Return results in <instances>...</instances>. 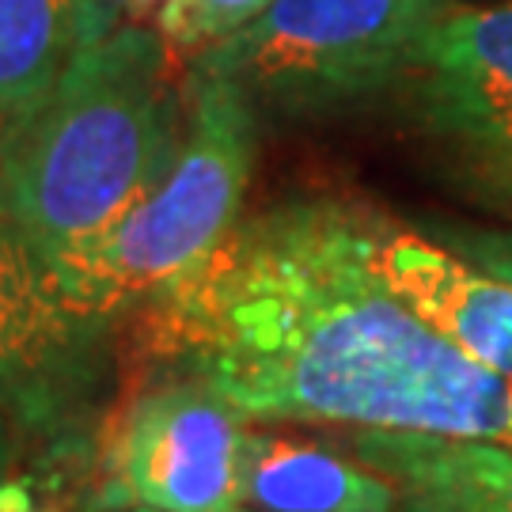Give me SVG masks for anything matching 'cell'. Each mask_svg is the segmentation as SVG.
<instances>
[{
  "mask_svg": "<svg viewBox=\"0 0 512 512\" xmlns=\"http://www.w3.org/2000/svg\"><path fill=\"white\" fill-rule=\"evenodd\" d=\"M372 217L293 198L239 220L198 274L141 308L148 353L247 418L512 444V384L387 289Z\"/></svg>",
  "mask_w": 512,
  "mask_h": 512,
  "instance_id": "obj_1",
  "label": "cell"
},
{
  "mask_svg": "<svg viewBox=\"0 0 512 512\" xmlns=\"http://www.w3.org/2000/svg\"><path fill=\"white\" fill-rule=\"evenodd\" d=\"M186 92L160 31L88 42L31 114L0 129V179L19 232L54 277L145 202L183 145Z\"/></svg>",
  "mask_w": 512,
  "mask_h": 512,
  "instance_id": "obj_2",
  "label": "cell"
},
{
  "mask_svg": "<svg viewBox=\"0 0 512 512\" xmlns=\"http://www.w3.org/2000/svg\"><path fill=\"white\" fill-rule=\"evenodd\" d=\"M258 110L232 80L186 76L183 145L145 202L50 281L80 315L114 323L194 277L243 220L255 179Z\"/></svg>",
  "mask_w": 512,
  "mask_h": 512,
  "instance_id": "obj_3",
  "label": "cell"
},
{
  "mask_svg": "<svg viewBox=\"0 0 512 512\" xmlns=\"http://www.w3.org/2000/svg\"><path fill=\"white\" fill-rule=\"evenodd\" d=\"M448 0H270L194 65L232 80L255 110L330 114L410 76Z\"/></svg>",
  "mask_w": 512,
  "mask_h": 512,
  "instance_id": "obj_4",
  "label": "cell"
},
{
  "mask_svg": "<svg viewBox=\"0 0 512 512\" xmlns=\"http://www.w3.org/2000/svg\"><path fill=\"white\" fill-rule=\"evenodd\" d=\"M209 384L183 376L141 391L107 440L95 509L236 512L247 425Z\"/></svg>",
  "mask_w": 512,
  "mask_h": 512,
  "instance_id": "obj_5",
  "label": "cell"
},
{
  "mask_svg": "<svg viewBox=\"0 0 512 512\" xmlns=\"http://www.w3.org/2000/svg\"><path fill=\"white\" fill-rule=\"evenodd\" d=\"M107 327L61 300L0 179V406L19 437H65L92 410Z\"/></svg>",
  "mask_w": 512,
  "mask_h": 512,
  "instance_id": "obj_6",
  "label": "cell"
},
{
  "mask_svg": "<svg viewBox=\"0 0 512 512\" xmlns=\"http://www.w3.org/2000/svg\"><path fill=\"white\" fill-rule=\"evenodd\" d=\"M406 80L421 129L467 183L512 209V0L452 4Z\"/></svg>",
  "mask_w": 512,
  "mask_h": 512,
  "instance_id": "obj_7",
  "label": "cell"
},
{
  "mask_svg": "<svg viewBox=\"0 0 512 512\" xmlns=\"http://www.w3.org/2000/svg\"><path fill=\"white\" fill-rule=\"evenodd\" d=\"M372 262L384 285L471 361L512 384V285L425 232L372 217Z\"/></svg>",
  "mask_w": 512,
  "mask_h": 512,
  "instance_id": "obj_8",
  "label": "cell"
},
{
  "mask_svg": "<svg viewBox=\"0 0 512 512\" xmlns=\"http://www.w3.org/2000/svg\"><path fill=\"white\" fill-rule=\"evenodd\" d=\"M346 448L418 512H512V444L410 429H357Z\"/></svg>",
  "mask_w": 512,
  "mask_h": 512,
  "instance_id": "obj_9",
  "label": "cell"
},
{
  "mask_svg": "<svg viewBox=\"0 0 512 512\" xmlns=\"http://www.w3.org/2000/svg\"><path fill=\"white\" fill-rule=\"evenodd\" d=\"M243 505L251 512H399L406 497L349 448L247 429Z\"/></svg>",
  "mask_w": 512,
  "mask_h": 512,
  "instance_id": "obj_10",
  "label": "cell"
},
{
  "mask_svg": "<svg viewBox=\"0 0 512 512\" xmlns=\"http://www.w3.org/2000/svg\"><path fill=\"white\" fill-rule=\"evenodd\" d=\"M99 35L84 0H0V129L31 114Z\"/></svg>",
  "mask_w": 512,
  "mask_h": 512,
  "instance_id": "obj_11",
  "label": "cell"
},
{
  "mask_svg": "<svg viewBox=\"0 0 512 512\" xmlns=\"http://www.w3.org/2000/svg\"><path fill=\"white\" fill-rule=\"evenodd\" d=\"M270 0H164L160 35L175 54H205L209 46L236 35Z\"/></svg>",
  "mask_w": 512,
  "mask_h": 512,
  "instance_id": "obj_12",
  "label": "cell"
},
{
  "mask_svg": "<svg viewBox=\"0 0 512 512\" xmlns=\"http://www.w3.org/2000/svg\"><path fill=\"white\" fill-rule=\"evenodd\" d=\"M437 236L444 247L475 262L478 270L512 285V228H471V224H440Z\"/></svg>",
  "mask_w": 512,
  "mask_h": 512,
  "instance_id": "obj_13",
  "label": "cell"
},
{
  "mask_svg": "<svg viewBox=\"0 0 512 512\" xmlns=\"http://www.w3.org/2000/svg\"><path fill=\"white\" fill-rule=\"evenodd\" d=\"M0 512H57V509H50L38 497L31 478H4L0 482Z\"/></svg>",
  "mask_w": 512,
  "mask_h": 512,
  "instance_id": "obj_14",
  "label": "cell"
},
{
  "mask_svg": "<svg viewBox=\"0 0 512 512\" xmlns=\"http://www.w3.org/2000/svg\"><path fill=\"white\" fill-rule=\"evenodd\" d=\"M16 444H19L16 421L8 418V410L0 406V482L8 478V471H12V463H16Z\"/></svg>",
  "mask_w": 512,
  "mask_h": 512,
  "instance_id": "obj_15",
  "label": "cell"
},
{
  "mask_svg": "<svg viewBox=\"0 0 512 512\" xmlns=\"http://www.w3.org/2000/svg\"><path fill=\"white\" fill-rule=\"evenodd\" d=\"M95 512H160V509H141V505H129V509H95Z\"/></svg>",
  "mask_w": 512,
  "mask_h": 512,
  "instance_id": "obj_16",
  "label": "cell"
},
{
  "mask_svg": "<svg viewBox=\"0 0 512 512\" xmlns=\"http://www.w3.org/2000/svg\"><path fill=\"white\" fill-rule=\"evenodd\" d=\"M126 4H133V8H152V4H164V0H126Z\"/></svg>",
  "mask_w": 512,
  "mask_h": 512,
  "instance_id": "obj_17",
  "label": "cell"
},
{
  "mask_svg": "<svg viewBox=\"0 0 512 512\" xmlns=\"http://www.w3.org/2000/svg\"><path fill=\"white\" fill-rule=\"evenodd\" d=\"M399 512H418V509H410V505H406V509H399Z\"/></svg>",
  "mask_w": 512,
  "mask_h": 512,
  "instance_id": "obj_18",
  "label": "cell"
}]
</instances>
